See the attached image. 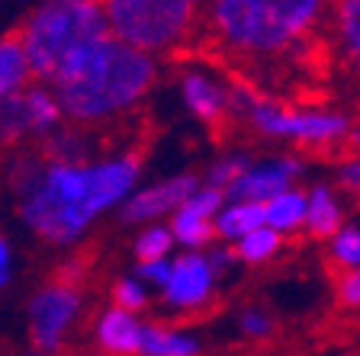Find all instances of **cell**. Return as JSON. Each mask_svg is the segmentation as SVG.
I'll list each match as a JSON object with an SVG mask.
<instances>
[{
	"instance_id": "cell-8",
	"label": "cell",
	"mask_w": 360,
	"mask_h": 356,
	"mask_svg": "<svg viewBox=\"0 0 360 356\" xmlns=\"http://www.w3.org/2000/svg\"><path fill=\"white\" fill-rule=\"evenodd\" d=\"M219 273L210 267L202 251H184L180 257H171V273L161 286V305L171 315H196L206 312L216 298Z\"/></svg>"
},
{
	"instance_id": "cell-16",
	"label": "cell",
	"mask_w": 360,
	"mask_h": 356,
	"mask_svg": "<svg viewBox=\"0 0 360 356\" xmlns=\"http://www.w3.org/2000/svg\"><path fill=\"white\" fill-rule=\"evenodd\" d=\"M306 206H309V190L290 186V190H283V193L264 202V225L283 237L296 235V231L306 228Z\"/></svg>"
},
{
	"instance_id": "cell-29",
	"label": "cell",
	"mask_w": 360,
	"mask_h": 356,
	"mask_svg": "<svg viewBox=\"0 0 360 356\" xmlns=\"http://www.w3.org/2000/svg\"><path fill=\"white\" fill-rule=\"evenodd\" d=\"M202 253H206V260H210V267L216 270L219 276H225L229 270L235 267V263H238V260H235L232 244H216V247L210 244V251H202Z\"/></svg>"
},
{
	"instance_id": "cell-11",
	"label": "cell",
	"mask_w": 360,
	"mask_h": 356,
	"mask_svg": "<svg viewBox=\"0 0 360 356\" xmlns=\"http://www.w3.org/2000/svg\"><path fill=\"white\" fill-rule=\"evenodd\" d=\"M225 206V193L216 190V186H206L200 180L193 193L184 199V206L167 218V228L174 235V244H180L184 251H206L216 237V222L219 209Z\"/></svg>"
},
{
	"instance_id": "cell-4",
	"label": "cell",
	"mask_w": 360,
	"mask_h": 356,
	"mask_svg": "<svg viewBox=\"0 0 360 356\" xmlns=\"http://www.w3.org/2000/svg\"><path fill=\"white\" fill-rule=\"evenodd\" d=\"M110 36L100 0H45L16 29L32 81L52 84L84 48Z\"/></svg>"
},
{
	"instance_id": "cell-24",
	"label": "cell",
	"mask_w": 360,
	"mask_h": 356,
	"mask_svg": "<svg viewBox=\"0 0 360 356\" xmlns=\"http://www.w3.org/2000/svg\"><path fill=\"white\" fill-rule=\"evenodd\" d=\"M110 302L116 308H126L132 315H142L151 305V289L145 286L139 276H120V279L110 286Z\"/></svg>"
},
{
	"instance_id": "cell-9",
	"label": "cell",
	"mask_w": 360,
	"mask_h": 356,
	"mask_svg": "<svg viewBox=\"0 0 360 356\" xmlns=\"http://www.w3.org/2000/svg\"><path fill=\"white\" fill-rule=\"evenodd\" d=\"M200 186L196 173H174L158 183L139 186L129 193V199L120 206V218L126 225H151V222H165L184 206L190 193Z\"/></svg>"
},
{
	"instance_id": "cell-27",
	"label": "cell",
	"mask_w": 360,
	"mask_h": 356,
	"mask_svg": "<svg viewBox=\"0 0 360 356\" xmlns=\"http://www.w3.org/2000/svg\"><path fill=\"white\" fill-rule=\"evenodd\" d=\"M338 190H345L351 196H360V151H351L345 161L338 164Z\"/></svg>"
},
{
	"instance_id": "cell-5",
	"label": "cell",
	"mask_w": 360,
	"mask_h": 356,
	"mask_svg": "<svg viewBox=\"0 0 360 356\" xmlns=\"http://www.w3.org/2000/svg\"><path fill=\"white\" fill-rule=\"evenodd\" d=\"M232 116H241L261 138L290 141L300 148H341L351 132V119L345 112L322 106H283L245 84H232Z\"/></svg>"
},
{
	"instance_id": "cell-18",
	"label": "cell",
	"mask_w": 360,
	"mask_h": 356,
	"mask_svg": "<svg viewBox=\"0 0 360 356\" xmlns=\"http://www.w3.org/2000/svg\"><path fill=\"white\" fill-rule=\"evenodd\" d=\"M264 225V206L261 202H241V199H225V206L219 209L216 222V237L222 244H235L238 237H245L248 231H255Z\"/></svg>"
},
{
	"instance_id": "cell-3",
	"label": "cell",
	"mask_w": 360,
	"mask_h": 356,
	"mask_svg": "<svg viewBox=\"0 0 360 356\" xmlns=\"http://www.w3.org/2000/svg\"><path fill=\"white\" fill-rule=\"evenodd\" d=\"M331 0H206L202 29L245 65L286 61L328 22Z\"/></svg>"
},
{
	"instance_id": "cell-32",
	"label": "cell",
	"mask_w": 360,
	"mask_h": 356,
	"mask_svg": "<svg viewBox=\"0 0 360 356\" xmlns=\"http://www.w3.org/2000/svg\"><path fill=\"white\" fill-rule=\"evenodd\" d=\"M345 356H360V353H345Z\"/></svg>"
},
{
	"instance_id": "cell-22",
	"label": "cell",
	"mask_w": 360,
	"mask_h": 356,
	"mask_svg": "<svg viewBox=\"0 0 360 356\" xmlns=\"http://www.w3.org/2000/svg\"><path fill=\"white\" fill-rule=\"evenodd\" d=\"M174 235L167 228V222H151L142 225V231L135 235L132 241V253H135V263H145V260H165L171 257L174 251Z\"/></svg>"
},
{
	"instance_id": "cell-6",
	"label": "cell",
	"mask_w": 360,
	"mask_h": 356,
	"mask_svg": "<svg viewBox=\"0 0 360 356\" xmlns=\"http://www.w3.org/2000/svg\"><path fill=\"white\" fill-rule=\"evenodd\" d=\"M110 36L148 55L177 52L202 26L206 0H100Z\"/></svg>"
},
{
	"instance_id": "cell-30",
	"label": "cell",
	"mask_w": 360,
	"mask_h": 356,
	"mask_svg": "<svg viewBox=\"0 0 360 356\" xmlns=\"http://www.w3.org/2000/svg\"><path fill=\"white\" fill-rule=\"evenodd\" d=\"M13 279V244L7 235H0V289H7Z\"/></svg>"
},
{
	"instance_id": "cell-10",
	"label": "cell",
	"mask_w": 360,
	"mask_h": 356,
	"mask_svg": "<svg viewBox=\"0 0 360 356\" xmlns=\"http://www.w3.org/2000/svg\"><path fill=\"white\" fill-rule=\"evenodd\" d=\"M306 173V161L300 154H274L251 161L238 180L225 190V199H241V202H267L277 193L296 186V180Z\"/></svg>"
},
{
	"instance_id": "cell-25",
	"label": "cell",
	"mask_w": 360,
	"mask_h": 356,
	"mask_svg": "<svg viewBox=\"0 0 360 356\" xmlns=\"http://www.w3.org/2000/svg\"><path fill=\"white\" fill-rule=\"evenodd\" d=\"M335 305L341 312H360V267L338 273L335 279Z\"/></svg>"
},
{
	"instance_id": "cell-33",
	"label": "cell",
	"mask_w": 360,
	"mask_h": 356,
	"mask_svg": "<svg viewBox=\"0 0 360 356\" xmlns=\"http://www.w3.org/2000/svg\"><path fill=\"white\" fill-rule=\"evenodd\" d=\"M100 356H103V353H100Z\"/></svg>"
},
{
	"instance_id": "cell-1",
	"label": "cell",
	"mask_w": 360,
	"mask_h": 356,
	"mask_svg": "<svg viewBox=\"0 0 360 356\" xmlns=\"http://www.w3.org/2000/svg\"><path fill=\"white\" fill-rule=\"evenodd\" d=\"M142 177L139 154L110 157H55L26 154L10 173L16 216L39 241L71 247L87 235L106 212L120 209Z\"/></svg>"
},
{
	"instance_id": "cell-17",
	"label": "cell",
	"mask_w": 360,
	"mask_h": 356,
	"mask_svg": "<svg viewBox=\"0 0 360 356\" xmlns=\"http://www.w3.org/2000/svg\"><path fill=\"white\" fill-rule=\"evenodd\" d=\"M328 22L338 55L360 67V0H331Z\"/></svg>"
},
{
	"instance_id": "cell-20",
	"label": "cell",
	"mask_w": 360,
	"mask_h": 356,
	"mask_svg": "<svg viewBox=\"0 0 360 356\" xmlns=\"http://www.w3.org/2000/svg\"><path fill=\"white\" fill-rule=\"evenodd\" d=\"M283 241H286L283 235H277L274 228L261 225V228L248 231L245 237H238V241L232 244V251H235V260L245 263V267H264V263H270V260L280 257Z\"/></svg>"
},
{
	"instance_id": "cell-21",
	"label": "cell",
	"mask_w": 360,
	"mask_h": 356,
	"mask_svg": "<svg viewBox=\"0 0 360 356\" xmlns=\"http://www.w3.org/2000/svg\"><path fill=\"white\" fill-rule=\"evenodd\" d=\"M325 260L328 267L338 273H347V270L360 267V225H341L335 235L325 241Z\"/></svg>"
},
{
	"instance_id": "cell-28",
	"label": "cell",
	"mask_w": 360,
	"mask_h": 356,
	"mask_svg": "<svg viewBox=\"0 0 360 356\" xmlns=\"http://www.w3.org/2000/svg\"><path fill=\"white\" fill-rule=\"evenodd\" d=\"M167 273H171V257L135 263V273H132V276H139V279H142L148 289H161V286L167 282Z\"/></svg>"
},
{
	"instance_id": "cell-15",
	"label": "cell",
	"mask_w": 360,
	"mask_h": 356,
	"mask_svg": "<svg viewBox=\"0 0 360 356\" xmlns=\"http://www.w3.org/2000/svg\"><path fill=\"white\" fill-rule=\"evenodd\" d=\"M345 199L331 183H315L309 190V206H306V235L312 241H328L341 225H345Z\"/></svg>"
},
{
	"instance_id": "cell-2",
	"label": "cell",
	"mask_w": 360,
	"mask_h": 356,
	"mask_svg": "<svg viewBox=\"0 0 360 356\" xmlns=\"http://www.w3.org/2000/svg\"><path fill=\"white\" fill-rule=\"evenodd\" d=\"M158 84V58L106 36L84 48L49 87L61 103L65 122L77 128L103 126L135 112Z\"/></svg>"
},
{
	"instance_id": "cell-12",
	"label": "cell",
	"mask_w": 360,
	"mask_h": 356,
	"mask_svg": "<svg viewBox=\"0 0 360 356\" xmlns=\"http://www.w3.org/2000/svg\"><path fill=\"white\" fill-rule=\"evenodd\" d=\"M180 103L206 126H222L232 116V84L219 81L206 67H184L177 77Z\"/></svg>"
},
{
	"instance_id": "cell-19",
	"label": "cell",
	"mask_w": 360,
	"mask_h": 356,
	"mask_svg": "<svg viewBox=\"0 0 360 356\" xmlns=\"http://www.w3.org/2000/svg\"><path fill=\"white\" fill-rule=\"evenodd\" d=\"M32 84V71L26 52H22L16 32L0 39V103H7L10 97H16L20 90H26Z\"/></svg>"
},
{
	"instance_id": "cell-7",
	"label": "cell",
	"mask_w": 360,
	"mask_h": 356,
	"mask_svg": "<svg viewBox=\"0 0 360 356\" xmlns=\"http://www.w3.org/2000/svg\"><path fill=\"white\" fill-rule=\"evenodd\" d=\"M84 292L77 282H68L55 276L52 282L39 286L26 305V327H30V343L39 353H58L71 331L77 327L84 315Z\"/></svg>"
},
{
	"instance_id": "cell-13",
	"label": "cell",
	"mask_w": 360,
	"mask_h": 356,
	"mask_svg": "<svg viewBox=\"0 0 360 356\" xmlns=\"http://www.w3.org/2000/svg\"><path fill=\"white\" fill-rule=\"evenodd\" d=\"M142 324L139 315L106 305L94 321V343L103 356H139V343H142Z\"/></svg>"
},
{
	"instance_id": "cell-23",
	"label": "cell",
	"mask_w": 360,
	"mask_h": 356,
	"mask_svg": "<svg viewBox=\"0 0 360 356\" xmlns=\"http://www.w3.org/2000/svg\"><path fill=\"white\" fill-rule=\"evenodd\" d=\"M255 161V157L248 154V151H225V154H219L216 161L210 164V171H206V177H202V183L206 186H216V190H229V186L235 183V180L245 173V167Z\"/></svg>"
},
{
	"instance_id": "cell-26",
	"label": "cell",
	"mask_w": 360,
	"mask_h": 356,
	"mask_svg": "<svg viewBox=\"0 0 360 356\" xmlns=\"http://www.w3.org/2000/svg\"><path fill=\"white\" fill-rule=\"evenodd\" d=\"M238 331L248 341H267L274 334V318L264 308H245L238 315Z\"/></svg>"
},
{
	"instance_id": "cell-31",
	"label": "cell",
	"mask_w": 360,
	"mask_h": 356,
	"mask_svg": "<svg viewBox=\"0 0 360 356\" xmlns=\"http://www.w3.org/2000/svg\"><path fill=\"white\" fill-rule=\"evenodd\" d=\"M347 151H360V119L351 122V132H347V141H345Z\"/></svg>"
},
{
	"instance_id": "cell-14",
	"label": "cell",
	"mask_w": 360,
	"mask_h": 356,
	"mask_svg": "<svg viewBox=\"0 0 360 356\" xmlns=\"http://www.w3.org/2000/svg\"><path fill=\"white\" fill-rule=\"evenodd\" d=\"M139 356H202V341L180 324L145 321Z\"/></svg>"
}]
</instances>
